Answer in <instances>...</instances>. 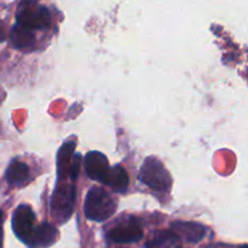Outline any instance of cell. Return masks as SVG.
<instances>
[{"instance_id": "4", "label": "cell", "mask_w": 248, "mask_h": 248, "mask_svg": "<svg viewBox=\"0 0 248 248\" xmlns=\"http://www.w3.org/2000/svg\"><path fill=\"white\" fill-rule=\"evenodd\" d=\"M75 203V186L63 184L56 188L51 199V210L61 223L67 222L73 215Z\"/></svg>"}, {"instance_id": "17", "label": "cell", "mask_w": 248, "mask_h": 248, "mask_svg": "<svg viewBox=\"0 0 248 248\" xmlns=\"http://www.w3.org/2000/svg\"><path fill=\"white\" fill-rule=\"evenodd\" d=\"M5 38H6V34H5L4 24H2V22L0 21V43H2V41L5 40Z\"/></svg>"}, {"instance_id": "5", "label": "cell", "mask_w": 248, "mask_h": 248, "mask_svg": "<svg viewBox=\"0 0 248 248\" xmlns=\"http://www.w3.org/2000/svg\"><path fill=\"white\" fill-rule=\"evenodd\" d=\"M35 216L28 205H21L12 216V229L16 236L24 244H31L34 232Z\"/></svg>"}, {"instance_id": "14", "label": "cell", "mask_w": 248, "mask_h": 248, "mask_svg": "<svg viewBox=\"0 0 248 248\" xmlns=\"http://www.w3.org/2000/svg\"><path fill=\"white\" fill-rule=\"evenodd\" d=\"M75 142L74 140H69V142L64 143L62 148L58 152L57 156V173H58V181L62 177H65L68 174V169H69L70 160H72L73 155H74L75 149Z\"/></svg>"}, {"instance_id": "13", "label": "cell", "mask_w": 248, "mask_h": 248, "mask_svg": "<svg viewBox=\"0 0 248 248\" xmlns=\"http://www.w3.org/2000/svg\"><path fill=\"white\" fill-rule=\"evenodd\" d=\"M179 237L172 230H160L147 242L145 248H181Z\"/></svg>"}, {"instance_id": "3", "label": "cell", "mask_w": 248, "mask_h": 248, "mask_svg": "<svg viewBox=\"0 0 248 248\" xmlns=\"http://www.w3.org/2000/svg\"><path fill=\"white\" fill-rule=\"evenodd\" d=\"M16 21V24L31 31L46 29L51 23V15L45 6L34 1H24L23 6L17 12Z\"/></svg>"}, {"instance_id": "8", "label": "cell", "mask_w": 248, "mask_h": 248, "mask_svg": "<svg viewBox=\"0 0 248 248\" xmlns=\"http://www.w3.org/2000/svg\"><path fill=\"white\" fill-rule=\"evenodd\" d=\"M171 229L179 239L188 242L201 241L206 234V228L194 222H174L171 224Z\"/></svg>"}, {"instance_id": "11", "label": "cell", "mask_w": 248, "mask_h": 248, "mask_svg": "<svg viewBox=\"0 0 248 248\" xmlns=\"http://www.w3.org/2000/svg\"><path fill=\"white\" fill-rule=\"evenodd\" d=\"M29 167L21 161H12L5 173L9 184L14 186H22L29 181Z\"/></svg>"}, {"instance_id": "15", "label": "cell", "mask_w": 248, "mask_h": 248, "mask_svg": "<svg viewBox=\"0 0 248 248\" xmlns=\"http://www.w3.org/2000/svg\"><path fill=\"white\" fill-rule=\"evenodd\" d=\"M80 165H81V155L74 154L72 160H70L69 169H68V174H69L72 181H75L78 178V176H79Z\"/></svg>"}, {"instance_id": "6", "label": "cell", "mask_w": 248, "mask_h": 248, "mask_svg": "<svg viewBox=\"0 0 248 248\" xmlns=\"http://www.w3.org/2000/svg\"><path fill=\"white\" fill-rule=\"evenodd\" d=\"M107 237L116 244H132V242H137L142 239L143 230L140 223L131 218L109 230Z\"/></svg>"}, {"instance_id": "1", "label": "cell", "mask_w": 248, "mask_h": 248, "mask_svg": "<svg viewBox=\"0 0 248 248\" xmlns=\"http://www.w3.org/2000/svg\"><path fill=\"white\" fill-rule=\"evenodd\" d=\"M118 202L107 190L93 186L89 190L85 200V216L93 222H104L115 213Z\"/></svg>"}, {"instance_id": "18", "label": "cell", "mask_w": 248, "mask_h": 248, "mask_svg": "<svg viewBox=\"0 0 248 248\" xmlns=\"http://www.w3.org/2000/svg\"><path fill=\"white\" fill-rule=\"evenodd\" d=\"M240 248H248V247H247V245H242V246Z\"/></svg>"}, {"instance_id": "2", "label": "cell", "mask_w": 248, "mask_h": 248, "mask_svg": "<svg viewBox=\"0 0 248 248\" xmlns=\"http://www.w3.org/2000/svg\"><path fill=\"white\" fill-rule=\"evenodd\" d=\"M138 178L155 191L166 193L172 186V178L164 164L154 156H149L144 160Z\"/></svg>"}, {"instance_id": "16", "label": "cell", "mask_w": 248, "mask_h": 248, "mask_svg": "<svg viewBox=\"0 0 248 248\" xmlns=\"http://www.w3.org/2000/svg\"><path fill=\"white\" fill-rule=\"evenodd\" d=\"M2 223H4V213H2V211H0V248H2V240H4Z\"/></svg>"}, {"instance_id": "10", "label": "cell", "mask_w": 248, "mask_h": 248, "mask_svg": "<svg viewBox=\"0 0 248 248\" xmlns=\"http://www.w3.org/2000/svg\"><path fill=\"white\" fill-rule=\"evenodd\" d=\"M128 174L126 170L121 166H114L109 169L104 184L109 186L116 193H125L128 188Z\"/></svg>"}, {"instance_id": "9", "label": "cell", "mask_w": 248, "mask_h": 248, "mask_svg": "<svg viewBox=\"0 0 248 248\" xmlns=\"http://www.w3.org/2000/svg\"><path fill=\"white\" fill-rule=\"evenodd\" d=\"M57 229L48 223L39 225L33 232L31 244L35 247H50L57 240Z\"/></svg>"}, {"instance_id": "7", "label": "cell", "mask_w": 248, "mask_h": 248, "mask_svg": "<svg viewBox=\"0 0 248 248\" xmlns=\"http://www.w3.org/2000/svg\"><path fill=\"white\" fill-rule=\"evenodd\" d=\"M109 169L108 159L102 153L90 152L85 156V171L89 178L104 184Z\"/></svg>"}, {"instance_id": "12", "label": "cell", "mask_w": 248, "mask_h": 248, "mask_svg": "<svg viewBox=\"0 0 248 248\" xmlns=\"http://www.w3.org/2000/svg\"><path fill=\"white\" fill-rule=\"evenodd\" d=\"M11 41L14 46L19 50H26V48L33 47L35 44V35L33 31L24 27L15 24L11 29Z\"/></svg>"}]
</instances>
